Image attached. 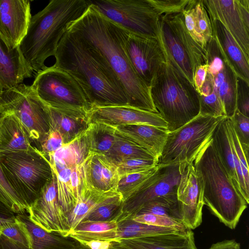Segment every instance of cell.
I'll use <instances>...</instances> for the list:
<instances>
[{
    "label": "cell",
    "instance_id": "6da1fadb",
    "mask_svg": "<svg viewBox=\"0 0 249 249\" xmlns=\"http://www.w3.org/2000/svg\"><path fill=\"white\" fill-rule=\"evenodd\" d=\"M54 66L78 83L92 107L128 106L124 87L101 53L75 32L68 28L54 56Z\"/></svg>",
    "mask_w": 249,
    "mask_h": 249
},
{
    "label": "cell",
    "instance_id": "7a4b0ae2",
    "mask_svg": "<svg viewBox=\"0 0 249 249\" xmlns=\"http://www.w3.org/2000/svg\"><path fill=\"white\" fill-rule=\"evenodd\" d=\"M68 28L80 35L105 58L124 87L128 107L158 113L150 88L136 73L126 55L124 45L129 32L90 5Z\"/></svg>",
    "mask_w": 249,
    "mask_h": 249
},
{
    "label": "cell",
    "instance_id": "3957f363",
    "mask_svg": "<svg viewBox=\"0 0 249 249\" xmlns=\"http://www.w3.org/2000/svg\"><path fill=\"white\" fill-rule=\"evenodd\" d=\"M89 6L87 0H52L32 16L19 47L33 71L44 69L46 59L55 56L59 42L70 25Z\"/></svg>",
    "mask_w": 249,
    "mask_h": 249
},
{
    "label": "cell",
    "instance_id": "277c9868",
    "mask_svg": "<svg viewBox=\"0 0 249 249\" xmlns=\"http://www.w3.org/2000/svg\"><path fill=\"white\" fill-rule=\"evenodd\" d=\"M193 165L202 180L204 205L221 222L234 229L248 203L234 185L211 140L199 153Z\"/></svg>",
    "mask_w": 249,
    "mask_h": 249
},
{
    "label": "cell",
    "instance_id": "5b68a950",
    "mask_svg": "<svg viewBox=\"0 0 249 249\" xmlns=\"http://www.w3.org/2000/svg\"><path fill=\"white\" fill-rule=\"evenodd\" d=\"M150 92L156 110L167 123L168 132L199 113L198 93L194 85L167 59L156 73Z\"/></svg>",
    "mask_w": 249,
    "mask_h": 249
},
{
    "label": "cell",
    "instance_id": "8992f818",
    "mask_svg": "<svg viewBox=\"0 0 249 249\" xmlns=\"http://www.w3.org/2000/svg\"><path fill=\"white\" fill-rule=\"evenodd\" d=\"M0 164L9 184L27 209L53 176L48 160L35 146L27 151L0 153Z\"/></svg>",
    "mask_w": 249,
    "mask_h": 249
},
{
    "label": "cell",
    "instance_id": "52a82bcc",
    "mask_svg": "<svg viewBox=\"0 0 249 249\" xmlns=\"http://www.w3.org/2000/svg\"><path fill=\"white\" fill-rule=\"evenodd\" d=\"M158 38L166 59L194 85L196 68L206 64V52L189 33L182 13L160 15Z\"/></svg>",
    "mask_w": 249,
    "mask_h": 249
},
{
    "label": "cell",
    "instance_id": "ba28073f",
    "mask_svg": "<svg viewBox=\"0 0 249 249\" xmlns=\"http://www.w3.org/2000/svg\"><path fill=\"white\" fill-rule=\"evenodd\" d=\"M223 118L198 114L180 128L168 132L158 164L193 163L211 140L216 125Z\"/></svg>",
    "mask_w": 249,
    "mask_h": 249
},
{
    "label": "cell",
    "instance_id": "9c48e42d",
    "mask_svg": "<svg viewBox=\"0 0 249 249\" xmlns=\"http://www.w3.org/2000/svg\"><path fill=\"white\" fill-rule=\"evenodd\" d=\"M0 110L14 115L25 129L30 141L38 149L50 129L47 105L31 85L23 83L3 90Z\"/></svg>",
    "mask_w": 249,
    "mask_h": 249
},
{
    "label": "cell",
    "instance_id": "30bf717a",
    "mask_svg": "<svg viewBox=\"0 0 249 249\" xmlns=\"http://www.w3.org/2000/svg\"><path fill=\"white\" fill-rule=\"evenodd\" d=\"M31 86L39 98L51 107L86 112L91 108L77 81L67 72L53 65L37 72Z\"/></svg>",
    "mask_w": 249,
    "mask_h": 249
},
{
    "label": "cell",
    "instance_id": "8fae6325",
    "mask_svg": "<svg viewBox=\"0 0 249 249\" xmlns=\"http://www.w3.org/2000/svg\"><path fill=\"white\" fill-rule=\"evenodd\" d=\"M106 18L131 34L158 37L160 15L149 0H87Z\"/></svg>",
    "mask_w": 249,
    "mask_h": 249
},
{
    "label": "cell",
    "instance_id": "7c38bea8",
    "mask_svg": "<svg viewBox=\"0 0 249 249\" xmlns=\"http://www.w3.org/2000/svg\"><path fill=\"white\" fill-rule=\"evenodd\" d=\"M158 165L154 174L124 202L117 221L132 218L145 204L158 197L177 194L181 176L180 164Z\"/></svg>",
    "mask_w": 249,
    "mask_h": 249
},
{
    "label": "cell",
    "instance_id": "4fadbf2b",
    "mask_svg": "<svg viewBox=\"0 0 249 249\" xmlns=\"http://www.w3.org/2000/svg\"><path fill=\"white\" fill-rule=\"evenodd\" d=\"M124 50L136 73L150 88L158 71L166 61L159 38L130 33Z\"/></svg>",
    "mask_w": 249,
    "mask_h": 249
},
{
    "label": "cell",
    "instance_id": "5bb4252c",
    "mask_svg": "<svg viewBox=\"0 0 249 249\" xmlns=\"http://www.w3.org/2000/svg\"><path fill=\"white\" fill-rule=\"evenodd\" d=\"M26 212L35 224L47 231L65 236L71 234L68 216L58 201L56 177L53 171L51 180L42 188Z\"/></svg>",
    "mask_w": 249,
    "mask_h": 249
},
{
    "label": "cell",
    "instance_id": "9a60e30c",
    "mask_svg": "<svg viewBox=\"0 0 249 249\" xmlns=\"http://www.w3.org/2000/svg\"><path fill=\"white\" fill-rule=\"evenodd\" d=\"M181 176L177 191L181 220L188 229L194 230L202 223L204 205L201 178L193 163L182 162Z\"/></svg>",
    "mask_w": 249,
    "mask_h": 249
},
{
    "label": "cell",
    "instance_id": "2e32d148",
    "mask_svg": "<svg viewBox=\"0 0 249 249\" xmlns=\"http://www.w3.org/2000/svg\"><path fill=\"white\" fill-rule=\"evenodd\" d=\"M32 17L28 0H0V36L13 50L19 46Z\"/></svg>",
    "mask_w": 249,
    "mask_h": 249
},
{
    "label": "cell",
    "instance_id": "e0dca14e",
    "mask_svg": "<svg viewBox=\"0 0 249 249\" xmlns=\"http://www.w3.org/2000/svg\"><path fill=\"white\" fill-rule=\"evenodd\" d=\"M87 115L89 124L100 123L114 127L145 124L167 129V123L159 113L128 106L94 107L88 111Z\"/></svg>",
    "mask_w": 249,
    "mask_h": 249
},
{
    "label": "cell",
    "instance_id": "ac0fdd59",
    "mask_svg": "<svg viewBox=\"0 0 249 249\" xmlns=\"http://www.w3.org/2000/svg\"><path fill=\"white\" fill-rule=\"evenodd\" d=\"M211 142L234 185L249 204V190L245 185L228 127L227 117L223 118L216 125Z\"/></svg>",
    "mask_w": 249,
    "mask_h": 249
},
{
    "label": "cell",
    "instance_id": "d6986e66",
    "mask_svg": "<svg viewBox=\"0 0 249 249\" xmlns=\"http://www.w3.org/2000/svg\"><path fill=\"white\" fill-rule=\"evenodd\" d=\"M211 18L219 20L249 59V29L240 16L236 0H203Z\"/></svg>",
    "mask_w": 249,
    "mask_h": 249
},
{
    "label": "cell",
    "instance_id": "ffe728a7",
    "mask_svg": "<svg viewBox=\"0 0 249 249\" xmlns=\"http://www.w3.org/2000/svg\"><path fill=\"white\" fill-rule=\"evenodd\" d=\"M33 72L20 47L10 49L0 36V85L3 90L22 83Z\"/></svg>",
    "mask_w": 249,
    "mask_h": 249
},
{
    "label": "cell",
    "instance_id": "44dd1931",
    "mask_svg": "<svg viewBox=\"0 0 249 249\" xmlns=\"http://www.w3.org/2000/svg\"><path fill=\"white\" fill-rule=\"evenodd\" d=\"M116 241H119L131 249H197L194 232L188 228L172 232Z\"/></svg>",
    "mask_w": 249,
    "mask_h": 249
},
{
    "label": "cell",
    "instance_id": "7402d4cb",
    "mask_svg": "<svg viewBox=\"0 0 249 249\" xmlns=\"http://www.w3.org/2000/svg\"><path fill=\"white\" fill-rule=\"evenodd\" d=\"M210 18L213 36L226 60L238 77L249 84V59L219 20Z\"/></svg>",
    "mask_w": 249,
    "mask_h": 249
},
{
    "label": "cell",
    "instance_id": "603a6c76",
    "mask_svg": "<svg viewBox=\"0 0 249 249\" xmlns=\"http://www.w3.org/2000/svg\"><path fill=\"white\" fill-rule=\"evenodd\" d=\"M115 127L118 132L145 150L158 161L168 136L167 129L145 124L121 125Z\"/></svg>",
    "mask_w": 249,
    "mask_h": 249
},
{
    "label": "cell",
    "instance_id": "cb8c5ba5",
    "mask_svg": "<svg viewBox=\"0 0 249 249\" xmlns=\"http://www.w3.org/2000/svg\"><path fill=\"white\" fill-rule=\"evenodd\" d=\"M23 227L31 249H75L80 243L71 236L49 232L35 224L26 213L16 215Z\"/></svg>",
    "mask_w": 249,
    "mask_h": 249
},
{
    "label": "cell",
    "instance_id": "d4e9b609",
    "mask_svg": "<svg viewBox=\"0 0 249 249\" xmlns=\"http://www.w3.org/2000/svg\"><path fill=\"white\" fill-rule=\"evenodd\" d=\"M47 106L50 129L61 134L64 144L69 143L88 128V112Z\"/></svg>",
    "mask_w": 249,
    "mask_h": 249
},
{
    "label": "cell",
    "instance_id": "484cf974",
    "mask_svg": "<svg viewBox=\"0 0 249 249\" xmlns=\"http://www.w3.org/2000/svg\"><path fill=\"white\" fill-rule=\"evenodd\" d=\"M182 14L189 33L205 50L213 38V31L203 0H188Z\"/></svg>",
    "mask_w": 249,
    "mask_h": 249
},
{
    "label": "cell",
    "instance_id": "4316f807",
    "mask_svg": "<svg viewBox=\"0 0 249 249\" xmlns=\"http://www.w3.org/2000/svg\"><path fill=\"white\" fill-rule=\"evenodd\" d=\"M89 152L85 131L57 151L44 155L48 160L52 170L58 171L81 164Z\"/></svg>",
    "mask_w": 249,
    "mask_h": 249
},
{
    "label": "cell",
    "instance_id": "83f0119b",
    "mask_svg": "<svg viewBox=\"0 0 249 249\" xmlns=\"http://www.w3.org/2000/svg\"><path fill=\"white\" fill-rule=\"evenodd\" d=\"M34 147L19 120L5 113L0 126V153L27 151Z\"/></svg>",
    "mask_w": 249,
    "mask_h": 249
},
{
    "label": "cell",
    "instance_id": "f1b7e54d",
    "mask_svg": "<svg viewBox=\"0 0 249 249\" xmlns=\"http://www.w3.org/2000/svg\"><path fill=\"white\" fill-rule=\"evenodd\" d=\"M208 72L212 77L226 117L231 118L236 110L237 76L234 71L226 60L222 66Z\"/></svg>",
    "mask_w": 249,
    "mask_h": 249
},
{
    "label": "cell",
    "instance_id": "f546056e",
    "mask_svg": "<svg viewBox=\"0 0 249 249\" xmlns=\"http://www.w3.org/2000/svg\"><path fill=\"white\" fill-rule=\"evenodd\" d=\"M117 193L116 190L101 192L90 188L87 185L81 191L74 207L67 213L71 232L79 224L84 221L100 203Z\"/></svg>",
    "mask_w": 249,
    "mask_h": 249
},
{
    "label": "cell",
    "instance_id": "4dcf8cb0",
    "mask_svg": "<svg viewBox=\"0 0 249 249\" xmlns=\"http://www.w3.org/2000/svg\"><path fill=\"white\" fill-rule=\"evenodd\" d=\"M117 228L118 224L116 220L85 221L79 224L70 236L79 242L91 240L112 241Z\"/></svg>",
    "mask_w": 249,
    "mask_h": 249
},
{
    "label": "cell",
    "instance_id": "1f68e13d",
    "mask_svg": "<svg viewBox=\"0 0 249 249\" xmlns=\"http://www.w3.org/2000/svg\"><path fill=\"white\" fill-rule=\"evenodd\" d=\"M115 127L105 124L92 123L85 131L89 151L106 155L112 147Z\"/></svg>",
    "mask_w": 249,
    "mask_h": 249
},
{
    "label": "cell",
    "instance_id": "d6a6232c",
    "mask_svg": "<svg viewBox=\"0 0 249 249\" xmlns=\"http://www.w3.org/2000/svg\"><path fill=\"white\" fill-rule=\"evenodd\" d=\"M117 222L118 228L112 241L123 239L142 237L183 230L173 228L157 227L142 223L133 220L131 218H125Z\"/></svg>",
    "mask_w": 249,
    "mask_h": 249
},
{
    "label": "cell",
    "instance_id": "836d02e7",
    "mask_svg": "<svg viewBox=\"0 0 249 249\" xmlns=\"http://www.w3.org/2000/svg\"><path fill=\"white\" fill-rule=\"evenodd\" d=\"M105 156L114 163L131 159H155L149 153L116 130L113 144Z\"/></svg>",
    "mask_w": 249,
    "mask_h": 249
},
{
    "label": "cell",
    "instance_id": "e575fe53",
    "mask_svg": "<svg viewBox=\"0 0 249 249\" xmlns=\"http://www.w3.org/2000/svg\"><path fill=\"white\" fill-rule=\"evenodd\" d=\"M142 213L167 216L181 222L177 194L159 196L149 201L137 214Z\"/></svg>",
    "mask_w": 249,
    "mask_h": 249
},
{
    "label": "cell",
    "instance_id": "d590c367",
    "mask_svg": "<svg viewBox=\"0 0 249 249\" xmlns=\"http://www.w3.org/2000/svg\"><path fill=\"white\" fill-rule=\"evenodd\" d=\"M123 203V197L118 193L100 203L83 221H117L121 214Z\"/></svg>",
    "mask_w": 249,
    "mask_h": 249
},
{
    "label": "cell",
    "instance_id": "8d00e7d4",
    "mask_svg": "<svg viewBox=\"0 0 249 249\" xmlns=\"http://www.w3.org/2000/svg\"><path fill=\"white\" fill-rule=\"evenodd\" d=\"M83 165L88 187L101 192L111 191L108 189L103 179L100 154L90 151Z\"/></svg>",
    "mask_w": 249,
    "mask_h": 249
},
{
    "label": "cell",
    "instance_id": "74e56055",
    "mask_svg": "<svg viewBox=\"0 0 249 249\" xmlns=\"http://www.w3.org/2000/svg\"><path fill=\"white\" fill-rule=\"evenodd\" d=\"M72 169V168H68L58 171H53L56 177L58 201L66 213L74 207L78 201L71 182Z\"/></svg>",
    "mask_w": 249,
    "mask_h": 249
},
{
    "label": "cell",
    "instance_id": "f35d334b",
    "mask_svg": "<svg viewBox=\"0 0 249 249\" xmlns=\"http://www.w3.org/2000/svg\"><path fill=\"white\" fill-rule=\"evenodd\" d=\"M158 165L149 169L132 173L120 178L116 190L124 202L133 195L157 170Z\"/></svg>",
    "mask_w": 249,
    "mask_h": 249
},
{
    "label": "cell",
    "instance_id": "ab89813d",
    "mask_svg": "<svg viewBox=\"0 0 249 249\" xmlns=\"http://www.w3.org/2000/svg\"><path fill=\"white\" fill-rule=\"evenodd\" d=\"M0 201L16 214L26 213L27 207L9 184L0 164Z\"/></svg>",
    "mask_w": 249,
    "mask_h": 249
},
{
    "label": "cell",
    "instance_id": "60d3db41",
    "mask_svg": "<svg viewBox=\"0 0 249 249\" xmlns=\"http://www.w3.org/2000/svg\"><path fill=\"white\" fill-rule=\"evenodd\" d=\"M0 231L9 239L30 247V242L23 227L15 217L4 219L0 217Z\"/></svg>",
    "mask_w": 249,
    "mask_h": 249
},
{
    "label": "cell",
    "instance_id": "b9f144b4",
    "mask_svg": "<svg viewBox=\"0 0 249 249\" xmlns=\"http://www.w3.org/2000/svg\"><path fill=\"white\" fill-rule=\"evenodd\" d=\"M198 96L200 106L199 114L215 118L226 117L222 104L215 88L210 95L205 96L198 94Z\"/></svg>",
    "mask_w": 249,
    "mask_h": 249
},
{
    "label": "cell",
    "instance_id": "7bdbcfd3",
    "mask_svg": "<svg viewBox=\"0 0 249 249\" xmlns=\"http://www.w3.org/2000/svg\"><path fill=\"white\" fill-rule=\"evenodd\" d=\"M115 164L117 167L120 178L152 168L158 165V162L154 159H131L124 160Z\"/></svg>",
    "mask_w": 249,
    "mask_h": 249
},
{
    "label": "cell",
    "instance_id": "ee69618b",
    "mask_svg": "<svg viewBox=\"0 0 249 249\" xmlns=\"http://www.w3.org/2000/svg\"><path fill=\"white\" fill-rule=\"evenodd\" d=\"M133 220L157 227L184 230L187 228L180 221L167 216L151 213L138 214L131 218Z\"/></svg>",
    "mask_w": 249,
    "mask_h": 249
},
{
    "label": "cell",
    "instance_id": "f6af8a7d",
    "mask_svg": "<svg viewBox=\"0 0 249 249\" xmlns=\"http://www.w3.org/2000/svg\"><path fill=\"white\" fill-rule=\"evenodd\" d=\"M234 130L246 155L249 157V117L236 109L230 118Z\"/></svg>",
    "mask_w": 249,
    "mask_h": 249
},
{
    "label": "cell",
    "instance_id": "bcb514c9",
    "mask_svg": "<svg viewBox=\"0 0 249 249\" xmlns=\"http://www.w3.org/2000/svg\"><path fill=\"white\" fill-rule=\"evenodd\" d=\"M228 125L245 185L247 188L249 190V157L246 155L243 150L230 118H228Z\"/></svg>",
    "mask_w": 249,
    "mask_h": 249
},
{
    "label": "cell",
    "instance_id": "7dc6e473",
    "mask_svg": "<svg viewBox=\"0 0 249 249\" xmlns=\"http://www.w3.org/2000/svg\"><path fill=\"white\" fill-rule=\"evenodd\" d=\"M100 159L103 179L108 189L116 190L120 179L116 165L104 155L100 154Z\"/></svg>",
    "mask_w": 249,
    "mask_h": 249
},
{
    "label": "cell",
    "instance_id": "c3c4849f",
    "mask_svg": "<svg viewBox=\"0 0 249 249\" xmlns=\"http://www.w3.org/2000/svg\"><path fill=\"white\" fill-rule=\"evenodd\" d=\"M236 109L249 117V84L237 77Z\"/></svg>",
    "mask_w": 249,
    "mask_h": 249
},
{
    "label": "cell",
    "instance_id": "681fc988",
    "mask_svg": "<svg viewBox=\"0 0 249 249\" xmlns=\"http://www.w3.org/2000/svg\"><path fill=\"white\" fill-rule=\"evenodd\" d=\"M160 15L182 13L188 0H149Z\"/></svg>",
    "mask_w": 249,
    "mask_h": 249
},
{
    "label": "cell",
    "instance_id": "f907efd6",
    "mask_svg": "<svg viewBox=\"0 0 249 249\" xmlns=\"http://www.w3.org/2000/svg\"><path fill=\"white\" fill-rule=\"evenodd\" d=\"M64 144L61 134L56 130L50 129L41 142L38 149L46 155L57 151Z\"/></svg>",
    "mask_w": 249,
    "mask_h": 249
},
{
    "label": "cell",
    "instance_id": "816d5d0a",
    "mask_svg": "<svg viewBox=\"0 0 249 249\" xmlns=\"http://www.w3.org/2000/svg\"><path fill=\"white\" fill-rule=\"evenodd\" d=\"M207 65H202L198 66L194 73V85L198 92L204 83L207 72Z\"/></svg>",
    "mask_w": 249,
    "mask_h": 249
},
{
    "label": "cell",
    "instance_id": "f5cc1de1",
    "mask_svg": "<svg viewBox=\"0 0 249 249\" xmlns=\"http://www.w3.org/2000/svg\"><path fill=\"white\" fill-rule=\"evenodd\" d=\"M0 249H31L19 242L13 241L3 234L0 235Z\"/></svg>",
    "mask_w": 249,
    "mask_h": 249
},
{
    "label": "cell",
    "instance_id": "db71d44e",
    "mask_svg": "<svg viewBox=\"0 0 249 249\" xmlns=\"http://www.w3.org/2000/svg\"><path fill=\"white\" fill-rule=\"evenodd\" d=\"M236 2L241 18L249 29V0H236Z\"/></svg>",
    "mask_w": 249,
    "mask_h": 249
},
{
    "label": "cell",
    "instance_id": "11a10c76",
    "mask_svg": "<svg viewBox=\"0 0 249 249\" xmlns=\"http://www.w3.org/2000/svg\"><path fill=\"white\" fill-rule=\"evenodd\" d=\"M209 249H241L240 244L234 240H226L213 244Z\"/></svg>",
    "mask_w": 249,
    "mask_h": 249
},
{
    "label": "cell",
    "instance_id": "9f6ffc18",
    "mask_svg": "<svg viewBox=\"0 0 249 249\" xmlns=\"http://www.w3.org/2000/svg\"><path fill=\"white\" fill-rule=\"evenodd\" d=\"M80 243L86 245L91 249H107L111 244V241L101 240H91Z\"/></svg>",
    "mask_w": 249,
    "mask_h": 249
},
{
    "label": "cell",
    "instance_id": "6f0895ef",
    "mask_svg": "<svg viewBox=\"0 0 249 249\" xmlns=\"http://www.w3.org/2000/svg\"><path fill=\"white\" fill-rule=\"evenodd\" d=\"M15 213L0 201V217L4 219H11L15 217Z\"/></svg>",
    "mask_w": 249,
    "mask_h": 249
},
{
    "label": "cell",
    "instance_id": "680465c9",
    "mask_svg": "<svg viewBox=\"0 0 249 249\" xmlns=\"http://www.w3.org/2000/svg\"><path fill=\"white\" fill-rule=\"evenodd\" d=\"M80 243V242H79ZM75 249H91L86 245L80 243ZM107 249H131L119 241H111V244Z\"/></svg>",
    "mask_w": 249,
    "mask_h": 249
},
{
    "label": "cell",
    "instance_id": "91938a15",
    "mask_svg": "<svg viewBox=\"0 0 249 249\" xmlns=\"http://www.w3.org/2000/svg\"><path fill=\"white\" fill-rule=\"evenodd\" d=\"M5 114V113L3 111L0 110V126L1 123V121L3 119V118L4 117V115Z\"/></svg>",
    "mask_w": 249,
    "mask_h": 249
},
{
    "label": "cell",
    "instance_id": "94428289",
    "mask_svg": "<svg viewBox=\"0 0 249 249\" xmlns=\"http://www.w3.org/2000/svg\"><path fill=\"white\" fill-rule=\"evenodd\" d=\"M3 90L0 85V97L1 96Z\"/></svg>",
    "mask_w": 249,
    "mask_h": 249
},
{
    "label": "cell",
    "instance_id": "6125c7cd",
    "mask_svg": "<svg viewBox=\"0 0 249 249\" xmlns=\"http://www.w3.org/2000/svg\"><path fill=\"white\" fill-rule=\"evenodd\" d=\"M3 104V101L2 98L0 97V106L2 105Z\"/></svg>",
    "mask_w": 249,
    "mask_h": 249
},
{
    "label": "cell",
    "instance_id": "be15d7a7",
    "mask_svg": "<svg viewBox=\"0 0 249 249\" xmlns=\"http://www.w3.org/2000/svg\"><path fill=\"white\" fill-rule=\"evenodd\" d=\"M0 234H1V233H0Z\"/></svg>",
    "mask_w": 249,
    "mask_h": 249
}]
</instances>
